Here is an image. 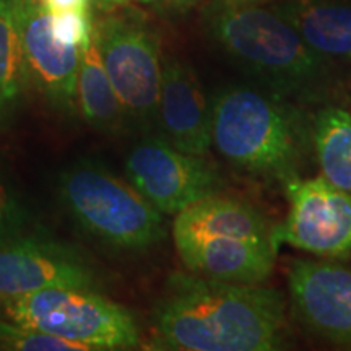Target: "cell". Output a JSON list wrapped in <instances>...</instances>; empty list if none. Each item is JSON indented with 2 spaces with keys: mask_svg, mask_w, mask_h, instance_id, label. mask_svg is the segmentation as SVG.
I'll return each mask as SVG.
<instances>
[{
  "mask_svg": "<svg viewBox=\"0 0 351 351\" xmlns=\"http://www.w3.org/2000/svg\"><path fill=\"white\" fill-rule=\"evenodd\" d=\"M152 348L275 351L287 348V300L263 285L174 274L152 314Z\"/></svg>",
  "mask_w": 351,
  "mask_h": 351,
  "instance_id": "1",
  "label": "cell"
},
{
  "mask_svg": "<svg viewBox=\"0 0 351 351\" xmlns=\"http://www.w3.org/2000/svg\"><path fill=\"white\" fill-rule=\"evenodd\" d=\"M212 147L247 178L288 184L314 155L313 116L261 85H230L212 101Z\"/></svg>",
  "mask_w": 351,
  "mask_h": 351,
  "instance_id": "2",
  "label": "cell"
},
{
  "mask_svg": "<svg viewBox=\"0 0 351 351\" xmlns=\"http://www.w3.org/2000/svg\"><path fill=\"white\" fill-rule=\"evenodd\" d=\"M202 21L208 36L256 85L300 103L326 93L330 62L311 49L274 8L210 0Z\"/></svg>",
  "mask_w": 351,
  "mask_h": 351,
  "instance_id": "3",
  "label": "cell"
},
{
  "mask_svg": "<svg viewBox=\"0 0 351 351\" xmlns=\"http://www.w3.org/2000/svg\"><path fill=\"white\" fill-rule=\"evenodd\" d=\"M275 231L256 205L217 194L176 215L173 238L191 274L261 285L275 269L280 247Z\"/></svg>",
  "mask_w": 351,
  "mask_h": 351,
  "instance_id": "4",
  "label": "cell"
},
{
  "mask_svg": "<svg viewBox=\"0 0 351 351\" xmlns=\"http://www.w3.org/2000/svg\"><path fill=\"white\" fill-rule=\"evenodd\" d=\"M60 197L88 232L112 247L147 251L165 236L163 213L103 166L69 168L60 176Z\"/></svg>",
  "mask_w": 351,
  "mask_h": 351,
  "instance_id": "5",
  "label": "cell"
},
{
  "mask_svg": "<svg viewBox=\"0 0 351 351\" xmlns=\"http://www.w3.org/2000/svg\"><path fill=\"white\" fill-rule=\"evenodd\" d=\"M2 304L10 322L75 341L88 351L134 350L140 345L138 326L130 311L91 289H43L3 298Z\"/></svg>",
  "mask_w": 351,
  "mask_h": 351,
  "instance_id": "6",
  "label": "cell"
},
{
  "mask_svg": "<svg viewBox=\"0 0 351 351\" xmlns=\"http://www.w3.org/2000/svg\"><path fill=\"white\" fill-rule=\"evenodd\" d=\"M95 38L129 129L153 134L163 72L156 29L138 13L125 12L99 20Z\"/></svg>",
  "mask_w": 351,
  "mask_h": 351,
  "instance_id": "7",
  "label": "cell"
},
{
  "mask_svg": "<svg viewBox=\"0 0 351 351\" xmlns=\"http://www.w3.org/2000/svg\"><path fill=\"white\" fill-rule=\"evenodd\" d=\"M132 186L165 215L221 194L223 181L204 156L184 153L161 135L147 134L132 147L125 160Z\"/></svg>",
  "mask_w": 351,
  "mask_h": 351,
  "instance_id": "8",
  "label": "cell"
},
{
  "mask_svg": "<svg viewBox=\"0 0 351 351\" xmlns=\"http://www.w3.org/2000/svg\"><path fill=\"white\" fill-rule=\"evenodd\" d=\"M289 200L287 219L276 226L278 244L327 261H351V194L324 176L285 184Z\"/></svg>",
  "mask_w": 351,
  "mask_h": 351,
  "instance_id": "9",
  "label": "cell"
},
{
  "mask_svg": "<svg viewBox=\"0 0 351 351\" xmlns=\"http://www.w3.org/2000/svg\"><path fill=\"white\" fill-rule=\"evenodd\" d=\"M287 278L293 317L319 339L351 348V267L327 258H293Z\"/></svg>",
  "mask_w": 351,
  "mask_h": 351,
  "instance_id": "10",
  "label": "cell"
},
{
  "mask_svg": "<svg viewBox=\"0 0 351 351\" xmlns=\"http://www.w3.org/2000/svg\"><path fill=\"white\" fill-rule=\"evenodd\" d=\"M95 285L91 265L69 245L20 236L0 243V300L51 288L91 289Z\"/></svg>",
  "mask_w": 351,
  "mask_h": 351,
  "instance_id": "11",
  "label": "cell"
},
{
  "mask_svg": "<svg viewBox=\"0 0 351 351\" xmlns=\"http://www.w3.org/2000/svg\"><path fill=\"white\" fill-rule=\"evenodd\" d=\"M15 10L28 82L52 106L73 111L82 49L60 43L52 34L49 15L39 0H15Z\"/></svg>",
  "mask_w": 351,
  "mask_h": 351,
  "instance_id": "12",
  "label": "cell"
},
{
  "mask_svg": "<svg viewBox=\"0 0 351 351\" xmlns=\"http://www.w3.org/2000/svg\"><path fill=\"white\" fill-rule=\"evenodd\" d=\"M158 130L184 153L205 156L212 148V103L194 70L173 56L163 57Z\"/></svg>",
  "mask_w": 351,
  "mask_h": 351,
  "instance_id": "13",
  "label": "cell"
},
{
  "mask_svg": "<svg viewBox=\"0 0 351 351\" xmlns=\"http://www.w3.org/2000/svg\"><path fill=\"white\" fill-rule=\"evenodd\" d=\"M271 8L320 57L328 62H351V2L285 0Z\"/></svg>",
  "mask_w": 351,
  "mask_h": 351,
  "instance_id": "14",
  "label": "cell"
},
{
  "mask_svg": "<svg viewBox=\"0 0 351 351\" xmlns=\"http://www.w3.org/2000/svg\"><path fill=\"white\" fill-rule=\"evenodd\" d=\"M77 104L93 129L104 134H121L129 129L124 109L101 60L98 43L93 39L82 49L77 78Z\"/></svg>",
  "mask_w": 351,
  "mask_h": 351,
  "instance_id": "15",
  "label": "cell"
},
{
  "mask_svg": "<svg viewBox=\"0 0 351 351\" xmlns=\"http://www.w3.org/2000/svg\"><path fill=\"white\" fill-rule=\"evenodd\" d=\"M313 147L324 178L351 194V111L326 104L313 114Z\"/></svg>",
  "mask_w": 351,
  "mask_h": 351,
  "instance_id": "16",
  "label": "cell"
},
{
  "mask_svg": "<svg viewBox=\"0 0 351 351\" xmlns=\"http://www.w3.org/2000/svg\"><path fill=\"white\" fill-rule=\"evenodd\" d=\"M26 82L15 0H0V117L20 103Z\"/></svg>",
  "mask_w": 351,
  "mask_h": 351,
  "instance_id": "17",
  "label": "cell"
},
{
  "mask_svg": "<svg viewBox=\"0 0 351 351\" xmlns=\"http://www.w3.org/2000/svg\"><path fill=\"white\" fill-rule=\"evenodd\" d=\"M0 350L13 351H88L75 341L46 333L36 328L0 320Z\"/></svg>",
  "mask_w": 351,
  "mask_h": 351,
  "instance_id": "18",
  "label": "cell"
},
{
  "mask_svg": "<svg viewBox=\"0 0 351 351\" xmlns=\"http://www.w3.org/2000/svg\"><path fill=\"white\" fill-rule=\"evenodd\" d=\"M49 15V13H47ZM52 34L60 43L83 47L93 39L95 26L91 12H64L49 15Z\"/></svg>",
  "mask_w": 351,
  "mask_h": 351,
  "instance_id": "19",
  "label": "cell"
},
{
  "mask_svg": "<svg viewBox=\"0 0 351 351\" xmlns=\"http://www.w3.org/2000/svg\"><path fill=\"white\" fill-rule=\"evenodd\" d=\"M28 223V212L0 178V243L19 238Z\"/></svg>",
  "mask_w": 351,
  "mask_h": 351,
  "instance_id": "20",
  "label": "cell"
},
{
  "mask_svg": "<svg viewBox=\"0 0 351 351\" xmlns=\"http://www.w3.org/2000/svg\"><path fill=\"white\" fill-rule=\"evenodd\" d=\"M135 2L150 7L163 15H184L199 5L202 0H135Z\"/></svg>",
  "mask_w": 351,
  "mask_h": 351,
  "instance_id": "21",
  "label": "cell"
},
{
  "mask_svg": "<svg viewBox=\"0 0 351 351\" xmlns=\"http://www.w3.org/2000/svg\"><path fill=\"white\" fill-rule=\"evenodd\" d=\"M49 15L64 12H91L93 0H39Z\"/></svg>",
  "mask_w": 351,
  "mask_h": 351,
  "instance_id": "22",
  "label": "cell"
},
{
  "mask_svg": "<svg viewBox=\"0 0 351 351\" xmlns=\"http://www.w3.org/2000/svg\"><path fill=\"white\" fill-rule=\"evenodd\" d=\"M132 2V0H99V7L103 8V10L106 12H111L114 8L117 7H122V5H127V3Z\"/></svg>",
  "mask_w": 351,
  "mask_h": 351,
  "instance_id": "23",
  "label": "cell"
},
{
  "mask_svg": "<svg viewBox=\"0 0 351 351\" xmlns=\"http://www.w3.org/2000/svg\"><path fill=\"white\" fill-rule=\"evenodd\" d=\"M232 2H239V3H258V5H261V3L265 2V0H232Z\"/></svg>",
  "mask_w": 351,
  "mask_h": 351,
  "instance_id": "24",
  "label": "cell"
}]
</instances>
